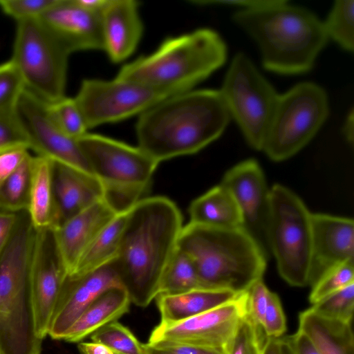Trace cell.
<instances>
[{
	"label": "cell",
	"instance_id": "1",
	"mask_svg": "<svg viewBox=\"0 0 354 354\" xmlns=\"http://www.w3.org/2000/svg\"><path fill=\"white\" fill-rule=\"evenodd\" d=\"M183 227L179 209L165 196L145 197L129 210L112 265L131 303L146 307L156 297Z\"/></svg>",
	"mask_w": 354,
	"mask_h": 354
},
{
	"label": "cell",
	"instance_id": "2",
	"mask_svg": "<svg viewBox=\"0 0 354 354\" xmlns=\"http://www.w3.org/2000/svg\"><path fill=\"white\" fill-rule=\"evenodd\" d=\"M231 120L219 90H190L165 98L141 114L138 147L159 163L201 151Z\"/></svg>",
	"mask_w": 354,
	"mask_h": 354
},
{
	"label": "cell",
	"instance_id": "3",
	"mask_svg": "<svg viewBox=\"0 0 354 354\" xmlns=\"http://www.w3.org/2000/svg\"><path fill=\"white\" fill-rule=\"evenodd\" d=\"M232 19L258 45L263 67L281 75L310 71L328 41L315 13L285 0L239 10Z\"/></svg>",
	"mask_w": 354,
	"mask_h": 354
},
{
	"label": "cell",
	"instance_id": "4",
	"mask_svg": "<svg viewBox=\"0 0 354 354\" xmlns=\"http://www.w3.org/2000/svg\"><path fill=\"white\" fill-rule=\"evenodd\" d=\"M226 44L215 30L202 28L165 39L158 48L124 65L115 77L170 97L190 90L221 67Z\"/></svg>",
	"mask_w": 354,
	"mask_h": 354
},
{
	"label": "cell",
	"instance_id": "5",
	"mask_svg": "<svg viewBox=\"0 0 354 354\" xmlns=\"http://www.w3.org/2000/svg\"><path fill=\"white\" fill-rule=\"evenodd\" d=\"M178 248L192 259L205 288L243 293L262 279L266 269L265 252L243 227L189 222L182 228Z\"/></svg>",
	"mask_w": 354,
	"mask_h": 354
},
{
	"label": "cell",
	"instance_id": "6",
	"mask_svg": "<svg viewBox=\"0 0 354 354\" xmlns=\"http://www.w3.org/2000/svg\"><path fill=\"white\" fill-rule=\"evenodd\" d=\"M36 230L27 211L18 213L0 254V354H41L35 329L30 266Z\"/></svg>",
	"mask_w": 354,
	"mask_h": 354
},
{
	"label": "cell",
	"instance_id": "7",
	"mask_svg": "<svg viewBox=\"0 0 354 354\" xmlns=\"http://www.w3.org/2000/svg\"><path fill=\"white\" fill-rule=\"evenodd\" d=\"M104 200L118 212L129 211L147 194L159 162L140 147L95 133L77 138Z\"/></svg>",
	"mask_w": 354,
	"mask_h": 354
},
{
	"label": "cell",
	"instance_id": "8",
	"mask_svg": "<svg viewBox=\"0 0 354 354\" xmlns=\"http://www.w3.org/2000/svg\"><path fill=\"white\" fill-rule=\"evenodd\" d=\"M311 215L302 200L288 188L276 184L270 189L267 243L279 274L292 286H308Z\"/></svg>",
	"mask_w": 354,
	"mask_h": 354
},
{
	"label": "cell",
	"instance_id": "9",
	"mask_svg": "<svg viewBox=\"0 0 354 354\" xmlns=\"http://www.w3.org/2000/svg\"><path fill=\"white\" fill-rule=\"evenodd\" d=\"M328 115L322 87L310 82L295 85L279 95L262 151L274 161L290 158L315 137Z\"/></svg>",
	"mask_w": 354,
	"mask_h": 354
},
{
	"label": "cell",
	"instance_id": "10",
	"mask_svg": "<svg viewBox=\"0 0 354 354\" xmlns=\"http://www.w3.org/2000/svg\"><path fill=\"white\" fill-rule=\"evenodd\" d=\"M70 53L39 18L17 22L12 55L26 91L49 103L65 96Z\"/></svg>",
	"mask_w": 354,
	"mask_h": 354
},
{
	"label": "cell",
	"instance_id": "11",
	"mask_svg": "<svg viewBox=\"0 0 354 354\" xmlns=\"http://www.w3.org/2000/svg\"><path fill=\"white\" fill-rule=\"evenodd\" d=\"M219 91L248 145L262 151L279 93L243 53L233 57Z\"/></svg>",
	"mask_w": 354,
	"mask_h": 354
},
{
	"label": "cell",
	"instance_id": "12",
	"mask_svg": "<svg viewBox=\"0 0 354 354\" xmlns=\"http://www.w3.org/2000/svg\"><path fill=\"white\" fill-rule=\"evenodd\" d=\"M247 291L214 308L188 319L160 322L151 331L148 343L188 344L229 354L239 328L248 314Z\"/></svg>",
	"mask_w": 354,
	"mask_h": 354
},
{
	"label": "cell",
	"instance_id": "13",
	"mask_svg": "<svg viewBox=\"0 0 354 354\" xmlns=\"http://www.w3.org/2000/svg\"><path fill=\"white\" fill-rule=\"evenodd\" d=\"M168 97L137 82L115 77L84 80L74 99L88 129L141 114Z\"/></svg>",
	"mask_w": 354,
	"mask_h": 354
},
{
	"label": "cell",
	"instance_id": "14",
	"mask_svg": "<svg viewBox=\"0 0 354 354\" xmlns=\"http://www.w3.org/2000/svg\"><path fill=\"white\" fill-rule=\"evenodd\" d=\"M66 276L53 229L36 230L30 266V286L35 333L42 340L48 335Z\"/></svg>",
	"mask_w": 354,
	"mask_h": 354
},
{
	"label": "cell",
	"instance_id": "15",
	"mask_svg": "<svg viewBox=\"0 0 354 354\" xmlns=\"http://www.w3.org/2000/svg\"><path fill=\"white\" fill-rule=\"evenodd\" d=\"M220 184L228 189L236 201L242 215V227L266 254L268 248L266 227L270 189L261 167L255 160H244L229 169Z\"/></svg>",
	"mask_w": 354,
	"mask_h": 354
},
{
	"label": "cell",
	"instance_id": "16",
	"mask_svg": "<svg viewBox=\"0 0 354 354\" xmlns=\"http://www.w3.org/2000/svg\"><path fill=\"white\" fill-rule=\"evenodd\" d=\"M17 110L30 135V149L37 156L93 174L77 139L64 134L53 123L45 102L25 90Z\"/></svg>",
	"mask_w": 354,
	"mask_h": 354
},
{
	"label": "cell",
	"instance_id": "17",
	"mask_svg": "<svg viewBox=\"0 0 354 354\" xmlns=\"http://www.w3.org/2000/svg\"><path fill=\"white\" fill-rule=\"evenodd\" d=\"M121 286L112 262L80 276H66L51 320L48 335L62 339L86 308L105 290ZM122 287V286H121Z\"/></svg>",
	"mask_w": 354,
	"mask_h": 354
},
{
	"label": "cell",
	"instance_id": "18",
	"mask_svg": "<svg viewBox=\"0 0 354 354\" xmlns=\"http://www.w3.org/2000/svg\"><path fill=\"white\" fill-rule=\"evenodd\" d=\"M311 231L308 286H313L330 269L354 261V223L349 218L312 213Z\"/></svg>",
	"mask_w": 354,
	"mask_h": 354
},
{
	"label": "cell",
	"instance_id": "19",
	"mask_svg": "<svg viewBox=\"0 0 354 354\" xmlns=\"http://www.w3.org/2000/svg\"><path fill=\"white\" fill-rule=\"evenodd\" d=\"M39 19L70 54L104 49L100 12L84 9L73 0H62Z\"/></svg>",
	"mask_w": 354,
	"mask_h": 354
},
{
	"label": "cell",
	"instance_id": "20",
	"mask_svg": "<svg viewBox=\"0 0 354 354\" xmlns=\"http://www.w3.org/2000/svg\"><path fill=\"white\" fill-rule=\"evenodd\" d=\"M118 214L103 198L53 229L67 276L91 242Z\"/></svg>",
	"mask_w": 354,
	"mask_h": 354
},
{
	"label": "cell",
	"instance_id": "21",
	"mask_svg": "<svg viewBox=\"0 0 354 354\" xmlns=\"http://www.w3.org/2000/svg\"><path fill=\"white\" fill-rule=\"evenodd\" d=\"M104 49L113 63H120L136 49L142 35L139 3L107 0L100 12Z\"/></svg>",
	"mask_w": 354,
	"mask_h": 354
},
{
	"label": "cell",
	"instance_id": "22",
	"mask_svg": "<svg viewBox=\"0 0 354 354\" xmlns=\"http://www.w3.org/2000/svg\"><path fill=\"white\" fill-rule=\"evenodd\" d=\"M53 187L57 227L104 196L102 185L94 175L55 162Z\"/></svg>",
	"mask_w": 354,
	"mask_h": 354
},
{
	"label": "cell",
	"instance_id": "23",
	"mask_svg": "<svg viewBox=\"0 0 354 354\" xmlns=\"http://www.w3.org/2000/svg\"><path fill=\"white\" fill-rule=\"evenodd\" d=\"M131 300L121 286L111 288L96 297L66 331L62 340L80 342L129 311Z\"/></svg>",
	"mask_w": 354,
	"mask_h": 354
},
{
	"label": "cell",
	"instance_id": "24",
	"mask_svg": "<svg viewBox=\"0 0 354 354\" xmlns=\"http://www.w3.org/2000/svg\"><path fill=\"white\" fill-rule=\"evenodd\" d=\"M238 295L225 289L198 288L177 295H158L155 299L160 322L169 324L209 310Z\"/></svg>",
	"mask_w": 354,
	"mask_h": 354
},
{
	"label": "cell",
	"instance_id": "25",
	"mask_svg": "<svg viewBox=\"0 0 354 354\" xmlns=\"http://www.w3.org/2000/svg\"><path fill=\"white\" fill-rule=\"evenodd\" d=\"M298 330L312 340L321 354H354L352 322L322 317L310 308L299 313Z\"/></svg>",
	"mask_w": 354,
	"mask_h": 354
},
{
	"label": "cell",
	"instance_id": "26",
	"mask_svg": "<svg viewBox=\"0 0 354 354\" xmlns=\"http://www.w3.org/2000/svg\"><path fill=\"white\" fill-rule=\"evenodd\" d=\"M190 223L218 228L242 227L239 207L231 193L219 184L196 198L189 208Z\"/></svg>",
	"mask_w": 354,
	"mask_h": 354
},
{
	"label": "cell",
	"instance_id": "27",
	"mask_svg": "<svg viewBox=\"0 0 354 354\" xmlns=\"http://www.w3.org/2000/svg\"><path fill=\"white\" fill-rule=\"evenodd\" d=\"M54 162L47 158L33 156L30 205L28 210L35 230L57 227L53 170Z\"/></svg>",
	"mask_w": 354,
	"mask_h": 354
},
{
	"label": "cell",
	"instance_id": "28",
	"mask_svg": "<svg viewBox=\"0 0 354 354\" xmlns=\"http://www.w3.org/2000/svg\"><path fill=\"white\" fill-rule=\"evenodd\" d=\"M128 212L119 213L98 234L68 276H80L112 262L117 257Z\"/></svg>",
	"mask_w": 354,
	"mask_h": 354
},
{
	"label": "cell",
	"instance_id": "29",
	"mask_svg": "<svg viewBox=\"0 0 354 354\" xmlns=\"http://www.w3.org/2000/svg\"><path fill=\"white\" fill-rule=\"evenodd\" d=\"M33 156L30 153L19 168L0 185V212L18 213L30 205Z\"/></svg>",
	"mask_w": 354,
	"mask_h": 354
},
{
	"label": "cell",
	"instance_id": "30",
	"mask_svg": "<svg viewBox=\"0 0 354 354\" xmlns=\"http://www.w3.org/2000/svg\"><path fill=\"white\" fill-rule=\"evenodd\" d=\"M198 288H205L192 259L177 248L162 275L158 295H177Z\"/></svg>",
	"mask_w": 354,
	"mask_h": 354
},
{
	"label": "cell",
	"instance_id": "31",
	"mask_svg": "<svg viewBox=\"0 0 354 354\" xmlns=\"http://www.w3.org/2000/svg\"><path fill=\"white\" fill-rule=\"evenodd\" d=\"M328 39H333L342 49L354 50V1L337 0L323 21Z\"/></svg>",
	"mask_w": 354,
	"mask_h": 354
},
{
	"label": "cell",
	"instance_id": "32",
	"mask_svg": "<svg viewBox=\"0 0 354 354\" xmlns=\"http://www.w3.org/2000/svg\"><path fill=\"white\" fill-rule=\"evenodd\" d=\"M45 106L53 123L64 134L77 139L87 133L88 129L74 98L64 96L54 102H45Z\"/></svg>",
	"mask_w": 354,
	"mask_h": 354
},
{
	"label": "cell",
	"instance_id": "33",
	"mask_svg": "<svg viewBox=\"0 0 354 354\" xmlns=\"http://www.w3.org/2000/svg\"><path fill=\"white\" fill-rule=\"evenodd\" d=\"M91 342L102 344L115 354H145L143 344L118 321L111 322L90 335Z\"/></svg>",
	"mask_w": 354,
	"mask_h": 354
},
{
	"label": "cell",
	"instance_id": "34",
	"mask_svg": "<svg viewBox=\"0 0 354 354\" xmlns=\"http://www.w3.org/2000/svg\"><path fill=\"white\" fill-rule=\"evenodd\" d=\"M317 315L342 322H352L354 310V283L322 299L310 307Z\"/></svg>",
	"mask_w": 354,
	"mask_h": 354
},
{
	"label": "cell",
	"instance_id": "35",
	"mask_svg": "<svg viewBox=\"0 0 354 354\" xmlns=\"http://www.w3.org/2000/svg\"><path fill=\"white\" fill-rule=\"evenodd\" d=\"M351 283H354V261H347L337 265L324 273L311 286L309 301L314 304Z\"/></svg>",
	"mask_w": 354,
	"mask_h": 354
},
{
	"label": "cell",
	"instance_id": "36",
	"mask_svg": "<svg viewBox=\"0 0 354 354\" xmlns=\"http://www.w3.org/2000/svg\"><path fill=\"white\" fill-rule=\"evenodd\" d=\"M16 147H31L30 135L17 109L0 113V153Z\"/></svg>",
	"mask_w": 354,
	"mask_h": 354
},
{
	"label": "cell",
	"instance_id": "37",
	"mask_svg": "<svg viewBox=\"0 0 354 354\" xmlns=\"http://www.w3.org/2000/svg\"><path fill=\"white\" fill-rule=\"evenodd\" d=\"M26 88L15 64H0V113L17 109Z\"/></svg>",
	"mask_w": 354,
	"mask_h": 354
},
{
	"label": "cell",
	"instance_id": "38",
	"mask_svg": "<svg viewBox=\"0 0 354 354\" xmlns=\"http://www.w3.org/2000/svg\"><path fill=\"white\" fill-rule=\"evenodd\" d=\"M268 337L247 315L243 319L229 354H263Z\"/></svg>",
	"mask_w": 354,
	"mask_h": 354
},
{
	"label": "cell",
	"instance_id": "39",
	"mask_svg": "<svg viewBox=\"0 0 354 354\" xmlns=\"http://www.w3.org/2000/svg\"><path fill=\"white\" fill-rule=\"evenodd\" d=\"M62 0H0V9L16 22L40 18Z\"/></svg>",
	"mask_w": 354,
	"mask_h": 354
},
{
	"label": "cell",
	"instance_id": "40",
	"mask_svg": "<svg viewBox=\"0 0 354 354\" xmlns=\"http://www.w3.org/2000/svg\"><path fill=\"white\" fill-rule=\"evenodd\" d=\"M268 337L279 338L286 330L285 315L279 296L270 291L261 324Z\"/></svg>",
	"mask_w": 354,
	"mask_h": 354
},
{
	"label": "cell",
	"instance_id": "41",
	"mask_svg": "<svg viewBox=\"0 0 354 354\" xmlns=\"http://www.w3.org/2000/svg\"><path fill=\"white\" fill-rule=\"evenodd\" d=\"M270 292L262 279L255 282L247 291L248 315L256 324L261 326Z\"/></svg>",
	"mask_w": 354,
	"mask_h": 354
},
{
	"label": "cell",
	"instance_id": "42",
	"mask_svg": "<svg viewBox=\"0 0 354 354\" xmlns=\"http://www.w3.org/2000/svg\"><path fill=\"white\" fill-rule=\"evenodd\" d=\"M145 354H220L198 346L167 342L143 344Z\"/></svg>",
	"mask_w": 354,
	"mask_h": 354
},
{
	"label": "cell",
	"instance_id": "43",
	"mask_svg": "<svg viewBox=\"0 0 354 354\" xmlns=\"http://www.w3.org/2000/svg\"><path fill=\"white\" fill-rule=\"evenodd\" d=\"M28 150L16 147L0 153V185L19 168L29 154Z\"/></svg>",
	"mask_w": 354,
	"mask_h": 354
},
{
	"label": "cell",
	"instance_id": "44",
	"mask_svg": "<svg viewBox=\"0 0 354 354\" xmlns=\"http://www.w3.org/2000/svg\"><path fill=\"white\" fill-rule=\"evenodd\" d=\"M284 338L295 354H321L312 340L299 330Z\"/></svg>",
	"mask_w": 354,
	"mask_h": 354
},
{
	"label": "cell",
	"instance_id": "45",
	"mask_svg": "<svg viewBox=\"0 0 354 354\" xmlns=\"http://www.w3.org/2000/svg\"><path fill=\"white\" fill-rule=\"evenodd\" d=\"M17 218V213L0 212V254L12 236Z\"/></svg>",
	"mask_w": 354,
	"mask_h": 354
},
{
	"label": "cell",
	"instance_id": "46",
	"mask_svg": "<svg viewBox=\"0 0 354 354\" xmlns=\"http://www.w3.org/2000/svg\"><path fill=\"white\" fill-rule=\"evenodd\" d=\"M77 347L81 354H115L106 346L94 342H80Z\"/></svg>",
	"mask_w": 354,
	"mask_h": 354
},
{
	"label": "cell",
	"instance_id": "47",
	"mask_svg": "<svg viewBox=\"0 0 354 354\" xmlns=\"http://www.w3.org/2000/svg\"><path fill=\"white\" fill-rule=\"evenodd\" d=\"M76 4L87 10L100 12L107 0H73Z\"/></svg>",
	"mask_w": 354,
	"mask_h": 354
},
{
	"label": "cell",
	"instance_id": "48",
	"mask_svg": "<svg viewBox=\"0 0 354 354\" xmlns=\"http://www.w3.org/2000/svg\"><path fill=\"white\" fill-rule=\"evenodd\" d=\"M343 133L346 140L351 143H353L354 138V115L352 109L347 115L343 127Z\"/></svg>",
	"mask_w": 354,
	"mask_h": 354
},
{
	"label": "cell",
	"instance_id": "49",
	"mask_svg": "<svg viewBox=\"0 0 354 354\" xmlns=\"http://www.w3.org/2000/svg\"><path fill=\"white\" fill-rule=\"evenodd\" d=\"M263 354H281L279 338L268 337L265 345Z\"/></svg>",
	"mask_w": 354,
	"mask_h": 354
}]
</instances>
